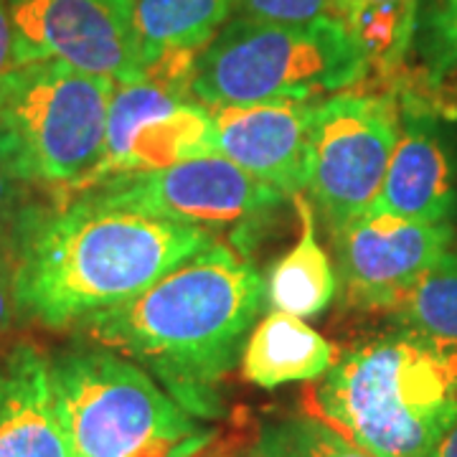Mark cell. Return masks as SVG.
Here are the masks:
<instances>
[{"instance_id":"1","label":"cell","mask_w":457,"mask_h":457,"mask_svg":"<svg viewBox=\"0 0 457 457\" xmlns=\"http://www.w3.org/2000/svg\"><path fill=\"white\" fill-rule=\"evenodd\" d=\"M264 300L260 270L213 237L143 293L77 328L89 343L145 369L196 420H216L224 411L221 386Z\"/></svg>"},{"instance_id":"2","label":"cell","mask_w":457,"mask_h":457,"mask_svg":"<svg viewBox=\"0 0 457 457\" xmlns=\"http://www.w3.org/2000/svg\"><path fill=\"white\" fill-rule=\"evenodd\" d=\"M213 237L201 227L107 204L89 188L26 206L11 231L16 305L46 328L120 305Z\"/></svg>"},{"instance_id":"3","label":"cell","mask_w":457,"mask_h":457,"mask_svg":"<svg viewBox=\"0 0 457 457\" xmlns=\"http://www.w3.org/2000/svg\"><path fill=\"white\" fill-rule=\"evenodd\" d=\"M318 417L376 457H432L457 425V343L399 328L348 348L312 389Z\"/></svg>"},{"instance_id":"4","label":"cell","mask_w":457,"mask_h":457,"mask_svg":"<svg viewBox=\"0 0 457 457\" xmlns=\"http://www.w3.org/2000/svg\"><path fill=\"white\" fill-rule=\"evenodd\" d=\"M51 384L71 457H183L206 440L145 369L97 343L51 356Z\"/></svg>"},{"instance_id":"5","label":"cell","mask_w":457,"mask_h":457,"mask_svg":"<svg viewBox=\"0 0 457 457\" xmlns=\"http://www.w3.org/2000/svg\"><path fill=\"white\" fill-rule=\"evenodd\" d=\"M371 62L338 18L305 26L234 16L201 51L191 95L209 110L318 99L361 84Z\"/></svg>"},{"instance_id":"6","label":"cell","mask_w":457,"mask_h":457,"mask_svg":"<svg viewBox=\"0 0 457 457\" xmlns=\"http://www.w3.org/2000/svg\"><path fill=\"white\" fill-rule=\"evenodd\" d=\"M117 82L46 59L0 82V128L13 135L36 186L74 194L97 168Z\"/></svg>"},{"instance_id":"7","label":"cell","mask_w":457,"mask_h":457,"mask_svg":"<svg viewBox=\"0 0 457 457\" xmlns=\"http://www.w3.org/2000/svg\"><path fill=\"white\" fill-rule=\"evenodd\" d=\"M402 130L392 92H338L320 102L308 188L330 231L371 212Z\"/></svg>"},{"instance_id":"8","label":"cell","mask_w":457,"mask_h":457,"mask_svg":"<svg viewBox=\"0 0 457 457\" xmlns=\"http://www.w3.org/2000/svg\"><path fill=\"white\" fill-rule=\"evenodd\" d=\"M89 191L114 206L206 228L212 237L216 228H237L245 237L287 198L216 153L145 173L114 176Z\"/></svg>"},{"instance_id":"9","label":"cell","mask_w":457,"mask_h":457,"mask_svg":"<svg viewBox=\"0 0 457 457\" xmlns=\"http://www.w3.org/2000/svg\"><path fill=\"white\" fill-rule=\"evenodd\" d=\"M137 0H8L21 64L59 59L117 84L145 79Z\"/></svg>"},{"instance_id":"10","label":"cell","mask_w":457,"mask_h":457,"mask_svg":"<svg viewBox=\"0 0 457 457\" xmlns=\"http://www.w3.org/2000/svg\"><path fill=\"white\" fill-rule=\"evenodd\" d=\"M212 147L213 114L206 104L153 79L117 84L102 158L79 191L114 176L212 155Z\"/></svg>"},{"instance_id":"11","label":"cell","mask_w":457,"mask_h":457,"mask_svg":"<svg viewBox=\"0 0 457 457\" xmlns=\"http://www.w3.org/2000/svg\"><path fill=\"white\" fill-rule=\"evenodd\" d=\"M330 239L345 303L363 311H392L455 246V224H422L369 212L330 231Z\"/></svg>"},{"instance_id":"12","label":"cell","mask_w":457,"mask_h":457,"mask_svg":"<svg viewBox=\"0 0 457 457\" xmlns=\"http://www.w3.org/2000/svg\"><path fill=\"white\" fill-rule=\"evenodd\" d=\"M323 99H270L216 107L213 153L285 196L305 194L315 120Z\"/></svg>"},{"instance_id":"13","label":"cell","mask_w":457,"mask_h":457,"mask_svg":"<svg viewBox=\"0 0 457 457\" xmlns=\"http://www.w3.org/2000/svg\"><path fill=\"white\" fill-rule=\"evenodd\" d=\"M371 212L422 224L455 221V168L435 114L420 102L402 104L399 140Z\"/></svg>"},{"instance_id":"14","label":"cell","mask_w":457,"mask_h":457,"mask_svg":"<svg viewBox=\"0 0 457 457\" xmlns=\"http://www.w3.org/2000/svg\"><path fill=\"white\" fill-rule=\"evenodd\" d=\"M0 457H71L51 359L36 343H16L0 356Z\"/></svg>"},{"instance_id":"15","label":"cell","mask_w":457,"mask_h":457,"mask_svg":"<svg viewBox=\"0 0 457 457\" xmlns=\"http://www.w3.org/2000/svg\"><path fill=\"white\" fill-rule=\"evenodd\" d=\"M338 361L336 345L303 318L272 311L246 336L242 376L260 389H278L297 381H318Z\"/></svg>"},{"instance_id":"16","label":"cell","mask_w":457,"mask_h":457,"mask_svg":"<svg viewBox=\"0 0 457 457\" xmlns=\"http://www.w3.org/2000/svg\"><path fill=\"white\" fill-rule=\"evenodd\" d=\"M293 204L300 221V234L297 242L272 264L270 275L264 278V297L272 311L290 312L295 318L308 320L330 308L338 293V278L326 249L318 242V224L311 198L305 194H295Z\"/></svg>"},{"instance_id":"17","label":"cell","mask_w":457,"mask_h":457,"mask_svg":"<svg viewBox=\"0 0 457 457\" xmlns=\"http://www.w3.org/2000/svg\"><path fill=\"white\" fill-rule=\"evenodd\" d=\"M237 11V0H137L135 26L143 66L165 54L204 51Z\"/></svg>"},{"instance_id":"18","label":"cell","mask_w":457,"mask_h":457,"mask_svg":"<svg viewBox=\"0 0 457 457\" xmlns=\"http://www.w3.org/2000/svg\"><path fill=\"white\" fill-rule=\"evenodd\" d=\"M422 0H336V18L356 38L371 69L396 74L420 31Z\"/></svg>"},{"instance_id":"19","label":"cell","mask_w":457,"mask_h":457,"mask_svg":"<svg viewBox=\"0 0 457 457\" xmlns=\"http://www.w3.org/2000/svg\"><path fill=\"white\" fill-rule=\"evenodd\" d=\"M396 326L457 343V249L453 246L392 311Z\"/></svg>"},{"instance_id":"20","label":"cell","mask_w":457,"mask_h":457,"mask_svg":"<svg viewBox=\"0 0 457 457\" xmlns=\"http://www.w3.org/2000/svg\"><path fill=\"white\" fill-rule=\"evenodd\" d=\"M257 457H376L320 417H287L262 427Z\"/></svg>"},{"instance_id":"21","label":"cell","mask_w":457,"mask_h":457,"mask_svg":"<svg viewBox=\"0 0 457 457\" xmlns=\"http://www.w3.org/2000/svg\"><path fill=\"white\" fill-rule=\"evenodd\" d=\"M422 49L429 64V79L437 84L457 71V0H427L420 16Z\"/></svg>"},{"instance_id":"22","label":"cell","mask_w":457,"mask_h":457,"mask_svg":"<svg viewBox=\"0 0 457 457\" xmlns=\"http://www.w3.org/2000/svg\"><path fill=\"white\" fill-rule=\"evenodd\" d=\"M33 186L13 135L0 128V237L13 231L18 216L26 212V196Z\"/></svg>"},{"instance_id":"23","label":"cell","mask_w":457,"mask_h":457,"mask_svg":"<svg viewBox=\"0 0 457 457\" xmlns=\"http://www.w3.org/2000/svg\"><path fill=\"white\" fill-rule=\"evenodd\" d=\"M234 16L264 23L305 26L336 18V0H237Z\"/></svg>"},{"instance_id":"24","label":"cell","mask_w":457,"mask_h":457,"mask_svg":"<svg viewBox=\"0 0 457 457\" xmlns=\"http://www.w3.org/2000/svg\"><path fill=\"white\" fill-rule=\"evenodd\" d=\"M16 267H13V246L11 234L0 237V338L11 326L16 311Z\"/></svg>"},{"instance_id":"25","label":"cell","mask_w":457,"mask_h":457,"mask_svg":"<svg viewBox=\"0 0 457 457\" xmlns=\"http://www.w3.org/2000/svg\"><path fill=\"white\" fill-rule=\"evenodd\" d=\"M21 64V56H18V41H16V29H13V18H11V8H8V0H0V82L16 71Z\"/></svg>"},{"instance_id":"26","label":"cell","mask_w":457,"mask_h":457,"mask_svg":"<svg viewBox=\"0 0 457 457\" xmlns=\"http://www.w3.org/2000/svg\"><path fill=\"white\" fill-rule=\"evenodd\" d=\"M432 457H457V425L442 437V442L437 445V450H435Z\"/></svg>"}]
</instances>
